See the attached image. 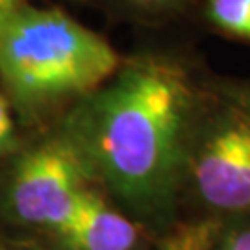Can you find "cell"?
Instances as JSON below:
<instances>
[{"label":"cell","mask_w":250,"mask_h":250,"mask_svg":"<svg viewBox=\"0 0 250 250\" xmlns=\"http://www.w3.org/2000/svg\"><path fill=\"white\" fill-rule=\"evenodd\" d=\"M99 188L78 150L60 132L21 156L8 189V206L19 223L56 237L82 200Z\"/></svg>","instance_id":"4"},{"label":"cell","mask_w":250,"mask_h":250,"mask_svg":"<svg viewBox=\"0 0 250 250\" xmlns=\"http://www.w3.org/2000/svg\"><path fill=\"white\" fill-rule=\"evenodd\" d=\"M215 85L232 99L239 100L250 109V80H232V82H215Z\"/></svg>","instance_id":"11"},{"label":"cell","mask_w":250,"mask_h":250,"mask_svg":"<svg viewBox=\"0 0 250 250\" xmlns=\"http://www.w3.org/2000/svg\"><path fill=\"white\" fill-rule=\"evenodd\" d=\"M15 146V123L11 106L4 95H0V158H4Z\"/></svg>","instance_id":"10"},{"label":"cell","mask_w":250,"mask_h":250,"mask_svg":"<svg viewBox=\"0 0 250 250\" xmlns=\"http://www.w3.org/2000/svg\"><path fill=\"white\" fill-rule=\"evenodd\" d=\"M184 208L223 223L250 219V109L215 82L188 154Z\"/></svg>","instance_id":"3"},{"label":"cell","mask_w":250,"mask_h":250,"mask_svg":"<svg viewBox=\"0 0 250 250\" xmlns=\"http://www.w3.org/2000/svg\"><path fill=\"white\" fill-rule=\"evenodd\" d=\"M121 60L100 34L58 8L30 2L0 26V78L30 113L80 102L115 74Z\"/></svg>","instance_id":"2"},{"label":"cell","mask_w":250,"mask_h":250,"mask_svg":"<svg viewBox=\"0 0 250 250\" xmlns=\"http://www.w3.org/2000/svg\"><path fill=\"white\" fill-rule=\"evenodd\" d=\"M197 11L209 30L250 43V0H200Z\"/></svg>","instance_id":"7"},{"label":"cell","mask_w":250,"mask_h":250,"mask_svg":"<svg viewBox=\"0 0 250 250\" xmlns=\"http://www.w3.org/2000/svg\"><path fill=\"white\" fill-rule=\"evenodd\" d=\"M148 232L134 217L93 188L69 224L54 239L63 250H141Z\"/></svg>","instance_id":"5"},{"label":"cell","mask_w":250,"mask_h":250,"mask_svg":"<svg viewBox=\"0 0 250 250\" xmlns=\"http://www.w3.org/2000/svg\"><path fill=\"white\" fill-rule=\"evenodd\" d=\"M208 97L176 50L145 48L76 102L62 132L95 184L148 233L182 215L186 163Z\"/></svg>","instance_id":"1"},{"label":"cell","mask_w":250,"mask_h":250,"mask_svg":"<svg viewBox=\"0 0 250 250\" xmlns=\"http://www.w3.org/2000/svg\"><path fill=\"white\" fill-rule=\"evenodd\" d=\"M223 221L204 215H180L156 235V250H213Z\"/></svg>","instance_id":"6"},{"label":"cell","mask_w":250,"mask_h":250,"mask_svg":"<svg viewBox=\"0 0 250 250\" xmlns=\"http://www.w3.org/2000/svg\"><path fill=\"white\" fill-rule=\"evenodd\" d=\"M213 250H250V219L223 223Z\"/></svg>","instance_id":"9"},{"label":"cell","mask_w":250,"mask_h":250,"mask_svg":"<svg viewBox=\"0 0 250 250\" xmlns=\"http://www.w3.org/2000/svg\"><path fill=\"white\" fill-rule=\"evenodd\" d=\"M32 0H0V26L8 21L9 17H13L21 8H24L26 4H30Z\"/></svg>","instance_id":"12"},{"label":"cell","mask_w":250,"mask_h":250,"mask_svg":"<svg viewBox=\"0 0 250 250\" xmlns=\"http://www.w3.org/2000/svg\"><path fill=\"white\" fill-rule=\"evenodd\" d=\"M115 9L141 24H165L191 11H197L200 0H109Z\"/></svg>","instance_id":"8"}]
</instances>
